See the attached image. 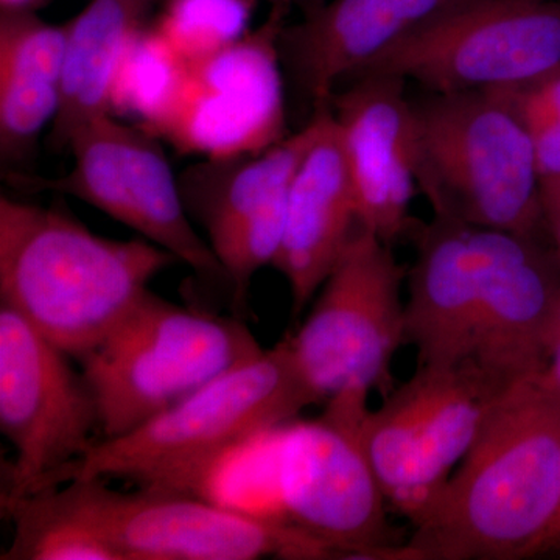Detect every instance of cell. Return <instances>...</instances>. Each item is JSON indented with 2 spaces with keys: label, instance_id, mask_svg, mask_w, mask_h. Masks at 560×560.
I'll return each instance as SVG.
<instances>
[{
  "label": "cell",
  "instance_id": "6da1fadb",
  "mask_svg": "<svg viewBox=\"0 0 560 560\" xmlns=\"http://www.w3.org/2000/svg\"><path fill=\"white\" fill-rule=\"evenodd\" d=\"M560 514V400L539 371L510 383L440 495L412 523L400 559L540 555Z\"/></svg>",
  "mask_w": 560,
  "mask_h": 560
},
{
  "label": "cell",
  "instance_id": "7a4b0ae2",
  "mask_svg": "<svg viewBox=\"0 0 560 560\" xmlns=\"http://www.w3.org/2000/svg\"><path fill=\"white\" fill-rule=\"evenodd\" d=\"M149 241L101 237L68 210L0 198V298L79 360L178 264Z\"/></svg>",
  "mask_w": 560,
  "mask_h": 560
},
{
  "label": "cell",
  "instance_id": "3957f363",
  "mask_svg": "<svg viewBox=\"0 0 560 560\" xmlns=\"http://www.w3.org/2000/svg\"><path fill=\"white\" fill-rule=\"evenodd\" d=\"M316 404L285 337L127 433L94 442L43 489L125 478L143 489L197 495L224 455Z\"/></svg>",
  "mask_w": 560,
  "mask_h": 560
},
{
  "label": "cell",
  "instance_id": "277c9868",
  "mask_svg": "<svg viewBox=\"0 0 560 560\" xmlns=\"http://www.w3.org/2000/svg\"><path fill=\"white\" fill-rule=\"evenodd\" d=\"M415 106L416 180L433 217L540 238V176L521 117L499 92L436 94Z\"/></svg>",
  "mask_w": 560,
  "mask_h": 560
},
{
  "label": "cell",
  "instance_id": "5b68a950",
  "mask_svg": "<svg viewBox=\"0 0 560 560\" xmlns=\"http://www.w3.org/2000/svg\"><path fill=\"white\" fill-rule=\"evenodd\" d=\"M238 318L183 307L150 293L80 357L103 436L127 433L261 352Z\"/></svg>",
  "mask_w": 560,
  "mask_h": 560
},
{
  "label": "cell",
  "instance_id": "8992f818",
  "mask_svg": "<svg viewBox=\"0 0 560 560\" xmlns=\"http://www.w3.org/2000/svg\"><path fill=\"white\" fill-rule=\"evenodd\" d=\"M370 394L345 393L318 419L271 431L276 495L283 522L350 558H394L385 495L361 441Z\"/></svg>",
  "mask_w": 560,
  "mask_h": 560
},
{
  "label": "cell",
  "instance_id": "52a82bcc",
  "mask_svg": "<svg viewBox=\"0 0 560 560\" xmlns=\"http://www.w3.org/2000/svg\"><path fill=\"white\" fill-rule=\"evenodd\" d=\"M405 268L393 246L359 226L324 280L291 353L316 399L393 389L390 364L405 342Z\"/></svg>",
  "mask_w": 560,
  "mask_h": 560
},
{
  "label": "cell",
  "instance_id": "ba28073f",
  "mask_svg": "<svg viewBox=\"0 0 560 560\" xmlns=\"http://www.w3.org/2000/svg\"><path fill=\"white\" fill-rule=\"evenodd\" d=\"M61 499L120 560L327 559L329 545L289 523L243 514L191 493L121 492L103 478L66 482Z\"/></svg>",
  "mask_w": 560,
  "mask_h": 560
},
{
  "label": "cell",
  "instance_id": "9c48e42d",
  "mask_svg": "<svg viewBox=\"0 0 560 560\" xmlns=\"http://www.w3.org/2000/svg\"><path fill=\"white\" fill-rule=\"evenodd\" d=\"M289 9L271 7L256 32L219 50L183 58L147 130L205 160L268 149L283 139L279 36Z\"/></svg>",
  "mask_w": 560,
  "mask_h": 560
},
{
  "label": "cell",
  "instance_id": "30bf717a",
  "mask_svg": "<svg viewBox=\"0 0 560 560\" xmlns=\"http://www.w3.org/2000/svg\"><path fill=\"white\" fill-rule=\"evenodd\" d=\"M559 66L560 2L467 0L360 75L399 77L448 94L521 86Z\"/></svg>",
  "mask_w": 560,
  "mask_h": 560
},
{
  "label": "cell",
  "instance_id": "8fae6325",
  "mask_svg": "<svg viewBox=\"0 0 560 560\" xmlns=\"http://www.w3.org/2000/svg\"><path fill=\"white\" fill-rule=\"evenodd\" d=\"M72 171L57 179L11 175L18 186L55 190L88 202L168 250L202 278L224 279L223 268L194 230L179 180L156 135L102 117L70 139Z\"/></svg>",
  "mask_w": 560,
  "mask_h": 560
},
{
  "label": "cell",
  "instance_id": "7c38bea8",
  "mask_svg": "<svg viewBox=\"0 0 560 560\" xmlns=\"http://www.w3.org/2000/svg\"><path fill=\"white\" fill-rule=\"evenodd\" d=\"M20 313L0 307V430L16 452L2 499L38 492L81 458L101 429L83 371Z\"/></svg>",
  "mask_w": 560,
  "mask_h": 560
},
{
  "label": "cell",
  "instance_id": "4fadbf2b",
  "mask_svg": "<svg viewBox=\"0 0 560 560\" xmlns=\"http://www.w3.org/2000/svg\"><path fill=\"white\" fill-rule=\"evenodd\" d=\"M475 238L480 296L470 363L510 385L547 360L560 261L540 238L490 230H477Z\"/></svg>",
  "mask_w": 560,
  "mask_h": 560
},
{
  "label": "cell",
  "instance_id": "5bb4252c",
  "mask_svg": "<svg viewBox=\"0 0 560 560\" xmlns=\"http://www.w3.org/2000/svg\"><path fill=\"white\" fill-rule=\"evenodd\" d=\"M349 81L327 105L340 128L359 226L393 246L412 231L415 106L399 77L366 73Z\"/></svg>",
  "mask_w": 560,
  "mask_h": 560
},
{
  "label": "cell",
  "instance_id": "9a60e30c",
  "mask_svg": "<svg viewBox=\"0 0 560 560\" xmlns=\"http://www.w3.org/2000/svg\"><path fill=\"white\" fill-rule=\"evenodd\" d=\"M467 0H331L279 36L282 68L315 106L327 105L386 51Z\"/></svg>",
  "mask_w": 560,
  "mask_h": 560
},
{
  "label": "cell",
  "instance_id": "2e32d148",
  "mask_svg": "<svg viewBox=\"0 0 560 560\" xmlns=\"http://www.w3.org/2000/svg\"><path fill=\"white\" fill-rule=\"evenodd\" d=\"M312 119L315 136L291 179L282 243L272 261L289 283L293 316L316 296L359 230L348 160L330 106H315Z\"/></svg>",
  "mask_w": 560,
  "mask_h": 560
},
{
  "label": "cell",
  "instance_id": "e0dca14e",
  "mask_svg": "<svg viewBox=\"0 0 560 560\" xmlns=\"http://www.w3.org/2000/svg\"><path fill=\"white\" fill-rule=\"evenodd\" d=\"M418 234V256L408 270L405 342L418 368H453L474 352L480 272L477 228L433 217Z\"/></svg>",
  "mask_w": 560,
  "mask_h": 560
},
{
  "label": "cell",
  "instance_id": "ac0fdd59",
  "mask_svg": "<svg viewBox=\"0 0 560 560\" xmlns=\"http://www.w3.org/2000/svg\"><path fill=\"white\" fill-rule=\"evenodd\" d=\"M153 2L91 0L65 24L60 108L49 136L54 149H68L81 128L110 116L121 66Z\"/></svg>",
  "mask_w": 560,
  "mask_h": 560
},
{
  "label": "cell",
  "instance_id": "d6986e66",
  "mask_svg": "<svg viewBox=\"0 0 560 560\" xmlns=\"http://www.w3.org/2000/svg\"><path fill=\"white\" fill-rule=\"evenodd\" d=\"M315 136L311 119L301 131L268 149L213 158L191 165L179 178L191 219L208 232V243L287 205L289 187Z\"/></svg>",
  "mask_w": 560,
  "mask_h": 560
},
{
  "label": "cell",
  "instance_id": "ffe728a7",
  "mask_svg": "<svg viewBox=\"0 0 560 560\" xmlns=\"http://www.w3.org/2000/svg\"><path fill=\"white\" fill-rule=\"evenodd\" d=\"M66 28L33 10L0 16V150L20 160L60 108Z\"/></svg>",
  "mask_w": 560,
  "mask_h": 560
},
{
  "label": "cell",
  "instance_id": "44dd1931",
  "mask_svg": "<svg viewBox=\"0 0 560 560\" xmlns=\"http://www.w3.org/2000/svg\"><path fill=\"white\" fill-rule=\"evenodd\" d=\"M2 508L14 526L2 560H120L109 541L70 510L57 488L2 499Z\"/></svg>",
  "mask_w": 560,
  "mask_h": 560
},
{
  "label": "cell",
  "instance_id": "7402d4cb",
  "mask_svg": "<svg viewBox=\"0 0 560 560\" xmlns=\"http://www.w3.org/2000/svg\"><path fill=\"white\" fill-rule=\"evenodd\" d=\"M253 0H165L153 28L183 58L219 50L243 38Z\"/></svg>",
  "mask_w": 560,
  "mask_h": 560
},
{
  "label": "cell",
  "instance_id": "603a6c76",
  "mask_svg": "<svg viewBox=\"0 0 560 560\" xmlns=\"http://www.w3.org/2000/svg\"><path fill=\"white\" fill-rule=\"evenodd\" d=\"M180 61L183 57L160 33L143 28L121 66L114 109L120 106L149 121L171 91Z\"/></svg>",
  "mask_w": 560,
  "mask_h": 560
},
{
  "label": "cell",
  "instance_id": "cb8c5ba5",
  "mask_svg": "<svg viewBox=\"0 0 560 560\" xmlns=\"http://www.w3.org/2000/svg\"><path fill=\"white\" fill-rule=\"evenodd\" d=\"M493 91L510 103L528 130L540 184L560 179V66L530 83Z\"/></svg>",
  "mask_w": 560,
  "mask_h": 560
},
{
  "label": "cell",
  "instance_id": "d4e9b609",
  "mask_svg": "<svg viewBox=\"0 0 560 560\" xmlns=\"http://www.w3.org/2000/svg\"><path fill=\"white\" fill-rule=\"evenodd\" d=\"M541 219L560 261V179L540 184Z\"/></svg>",
  "mask_w": 560,
  "mask_h": 560
},
{
  "label": "cell",
  "instance_id": "484cf974",
  "mask_svg": "<svg viewBox=\"0 0 560 560\" xmlns=\"http://www.w3.org/2000/svg\"><path fill=\"white\" fill-rule=\"evenodd\" d=\"M539 375L544 385L551 390L552 396L560 400V340L548 350L547 360H545Z\"/></svg>",
  "mask_w": 560,
  "mask_h": 560
},
{
  "label": "cell",
  "instance_id": "4316f807",
  "mask_svg": "<svg viewBox=\"0 0 560 560\" xmlns=\"http://www.w3.org/2000/svg\"><path fill=\"white\" fill-rule=\"evenodd\" d=\"M560 340V290L558 298H556L555 305H552L550 326H548L547 334V353L555 342Z\"/></svg>",
  "mask_w": 560,
  "mask_h": 560
},
{
  "label": "cell",
  "instance_id": "83f0119b",
  "mask_svg": "<svg viewBox=\"0 0 560 560\" xmlns=\"http://www.w3.org/2000/svg\"><path fill=\"white\" fill-rule=\"evenodd\" d=\"M44 0H0L2 11L5 10H35Z\"/></svg>",
  "mask_w": 560,
  "mask_h": 560
},
{
  "label": "cell",
  "instance_id": "f1b7e54d",
  "mask_svg": "<svg viewBox=\"0 0 560 560\" xmlns=\"http://www.w3.org/2000/svg\"><path fill=\"white\" fill-rule=\"evenodd\" d=\"M556 548H560V514L550 534H548L547 539H545L544 545H541L540 552L556 550Z\"/></svg>",
  "mask_w": 560,
  "mask_h": 560
},
{
  "label": "cell",
  "instance_id": "f546056e",
  "mask_svg": "<svg viewBox=\"0 0 560 560\" xmlns=\"http://www.w3.org/2000/svg\"><path fill=\"white\" fill-rule=\"evenodd\" d=\"M254 3L268 2L271 3V7H282V9H289L290 3L293 0H253Z\"/></svg>",
  "mask_w": 560,
  "mask_h": 560
},
{
  "label": "cell",
  "instance_id": "4dcf8cb0",
  "mask_svg": "<svg viewBox=\"0 0 560 560\" xmlns=\"http://www.w3.org/2000/svg\"><path fill=\"white\" fill-rule=\"evenodd\" d=\"M548 2H560V0H548Z\"/></svg>",
  "mask_w": 560,
  "mask_h": 560
}]
</instances>
